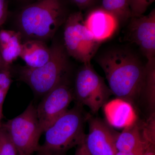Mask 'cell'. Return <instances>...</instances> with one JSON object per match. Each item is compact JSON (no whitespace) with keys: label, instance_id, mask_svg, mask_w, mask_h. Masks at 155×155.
Returning a JSON list of instances; mask_svg holds the SVG:
<instances>
[{"label":"cell","instance_id":"8fae6325","mask_svg":"<svg viewBox=\"0 0 155 155\" xmlns=\"http://www.w3.org/2000/svg\"><path fill=\"white\" fill-rule=\"evenodd\" d=\"M84 23L94 39L100 43L113 36L119 22L113 14L101 8L91 11L84 19Z\"/></svg>","mask_w":155,"mask_h":155},{"label":"cell","instance_id":"cb8c5ba5","mask_svg":"<svg viewBox=\"0 0 155 155\" xmlns=\"http://www.w3.org/2000/svg\"><path fill=\"white\" fill-rule=\"evenodd\" d=\"M75 155H89L83 143H81L78 146L77 150L75 151Z\"/></svg>","mask_w":155,"mask_h":155},{"label":"cell","instance_id":"4316f807","mask_svg":"<svg viewBox=\"0 0 155 155\" xmlns=\"http://www.w3.org/2000/svg\"><path fill=\"white\" fill-rule=\"evenodd\" d=\"M6 66H6L2 58V56H1V54H0V69L5 67Z\"/></svg>","mask_w":155,"mask_h":155},{"label":"cell","instance_id":"4fadbf2b","mask_svg":"<svg viewBox=\"0 0 155 155\" xmlns=\"http://www.w3.org/2000/svg\"><path fill=\"white\" fill-rule=\"evenodd\" d=\"M51 48L45 42L37 39H26L22 41L19 57L30 68L40 67L49 61Z\"/></svg>","mask_w":155,"mask_h":155},{"label":"cell","instance_id":"484cf974","mask_svg":"<svg viewBox=\"0 0 155 155\" xmlns=\"http://www.w3.org/2000/svg\"><path fill=\"white\" fill-rule=\"evenodd\" d=\"M155 147H151L145 150L144 155H155Z\"/></svg>","mask_w":155,"mask_h":155},{"label":"cell","instance_id":"603a6c76","mask_svg":"<svg viewBox=\"0 0 155 155\" xmlns=\"http://www.w3.org/2000/svg\"><path fill=\"white\" fill-rule=\"evenodd\" d=\"M145 150L134 151L117 152L116 155H144Z\"/></svg>","mask_w":155,"mask_h":155},{"label":"cell","instance_id":"6da1fadb","mask_svg":"<svg viewBox=\"0 0 155 155\" xmlns=\"http://www.w3.org/2000/svg\"><path fill=\"white\" fill-rule=\"evenodd\" d=\"M104 70L112 94L130 102L143 91L145 66L133 52L114 49L97 58Z\"/></svg>","mask_w":155,"mask_h":155},{"label":"cell","instance_id":"52a82bcc","mask_svg":"<svg viewBox=\"0 0 155 155\" xmlns=\"http://www.w3.org/2000/svg\"><path fill=\"white\" fill-rule=\"evenodd\" d=\"M112 94L104 80L96 72L91 64L79 69L75 81L74 98L77 104L87 106L93 114L97 113Z\"/></svg>","mask_w":155,"mask_h":155},{"label":"cell","instance_id":"5b68a950","mask_svg":"<svg viewBox=\"0 0 155 155\" xmlns=\"http://www.w3.org/2000/svg\"><path fill=\"white\" fill-rule=\"evenodd\" d=\"M19 155H31L38 152L40 138L43 133L36 108L30 103L24 112L3 125Z\"/></svg>","mask_w":155,"mask_h":155},{"label":"cell","instance_id":"f1b7e54d","mask_svg":"<svg viewBox=\"0 0 155 155\" xmlns=\"http://www.w3.org/2000/svg\"></svg>","mask_w":155,"mask_h":155},{"label":"cell","instance_id":"ac0fdd59","mask_svg":"<svg viewBox=\"0 0 155 155\" xmlns=\"http://www.w3.org/2000/svg\"><path fill=\"white\" fill-rule=\"evenodd\" d=\"M0 155H19L17 148L3 125L0 128Z\"/></svg>","mask_w":155,"mask_h":155},{"label":"cell","instance_id":"d6986e66","mask_svg":"<svg viewBox=\"0 0 155 155\" xmlns=\"http://www.w3.org/2000/svg\"><path fill=\"white\" fill-rule=\"evenodd\" d=\"M131 17H139L143 15L149 6L152 4L155 0H127Z\"/></svg>","mask_w":155,"mask_h":155},{"label":"cell","instance_id":"277c9868","mask_svg":"<svg viewBox=\"0 0 155 155\" xmlns=\"http://www.w3.org/2000/svg\"><path fill=\"white\" fill-rule=\"evenodd\" d=\"M49 61L41 67L20 68L19 78L38 95H45L65 80L69 67L68 54L64 46L54 43L51 46Z\"/></svg>","mask_w":155,"mask_h":155},{"label":"cell","instance_id":"3957f363","mask_svg":"<svg viewBox=\"0 0 155 155\" xmlns=\"http://www.w3.org/2000/svg\"><path fill=\"white\" fill-rule=\"evenodd\" d=\"M82 106L77 104L45 131L44 143L40 146L38 155H59L83 143L87 116L84 115Z\"/></svg>","mask_w":155,"mask_h":155},{"label":"cell","instance_id":"d4e9b609","mask_svg":"<svg viewBox=\"0 0 155 155\" xmlns=\"http://www.w3.org/2000/svg\"><path fill=\"white\" fill-rule=\"evenodd\" d=\"M7 94L0 88V112L2 113L3 107Z\"/></svg>","mask_w":155,"mask_h":155},{"label":"cell","instance_id":"7c38bea8","mask_svg":"<svg viewBox=\"0 0 155 155\" xmlns=\"http://www.w3.org/2000/svg\"><path fill=\"white\" fill-rule=\"evenodd\" d=\"M103 107L106 119L113 127L125 128L136 122L135 111L127 101L117 98L106 103Z\"/></svg>","mask_w":155,"mask_h":155},{"label":"cell","instance_id":"44dd1931","mask_svg":"<svg viewBox=\"0 0 155 155\" xmlns=\"http://www.w3.org/2000/svg\"><path fill=\"white\" fill-rule=\"evenodd\" d=\"M8 0H0V27L5 23L8 18Z\"/></svg>","mask_w":155,"mask_h":155},{"label":"cell","instance_id":"7a4b0ae2","mask_svg":"<svg viewBox=\"0 0 155 155\" xmlns=\"http://www.w3.org/2000/svg\"><path fill=\"white\" fill-rule=\"evenodd\" d=\"M67 17L63 0H38L19 12L17 18L18 31L25 40L46 42L54 37Z\"/></svg>","mask_w":155,"mask_h":155},{"label":"cell","instance_id":"9a60e30c","mask_svg":"<svg viewBox=\"0 0 155 155\" xmlns=\"http://www.w3.org/2000/svg\"><path fill=\"white\" fill-rule=\"evenodd\" d=\"M116 146L118 152L145 150L141 127L136 122L129 127H125L122 132L117 135Z\"/></svg>","mask_w":155,"mask_h":155},{"label":"cell","instance_id":"e0dca14e","mask_svg":"<svg viewBox=\"0 0 155 155\" xmlns=\"http://www.w3.org/2000/svg\"><path fill=\"white\" fill-rule=\"evenodd\" d=\"M102 8L113 14L119 22H125L131 17L127 0H102Z\"/></svg>","mask_w":155,"mask_h":155},{"label":"cell","instance_id":"8992f818","mask_svg":"<svg viewBox=\"0 0 155 155\" xmlns=\"http://www.w3.org/2000/svg\"><path fill=\"white\" fill-rule=\"evenodd\" d=\"M64 24V47L67 54L84 64H91L100 43L85 26L83 14H70Z\"/></svg>","mask_w":155,"mask_h":155},{"label":"cell","instance_id":"ffe728a7","mask_svg":"<svg viewBox=\"0 0 155 155\" xmlns=\"http://www.w3.org/2000/svg\"><path fill=\"white\" fill-rule=\"evenodd\" d=\"M11 66L0 69V88L6 94H8L12 83Z\"/></svg>","mask_w":155,"mask_h":155},{"label":"cell","instance_id":"f546056e","mask_svg":"<svg viewBox=\"0 0 155 155\" xmlns=\"http://www.w3.org/2000/svg\"></svg>","mask_w":155,"mask_h":155},{"label":"cell","instance_id":"83f0119b","mask_svg":"<svg viewBox=\"0 0 155 155\" xmlns=\"http://www.w3.org/2000/svg\"><path fill=\"white\" fill-rule=\"evenodd\" d=\"M3 117V114L0 112V128L2 127V125H1V120H2V118Z\"/></svg>","mask_w":155,"mask_h":155},{"label":"cell","instance_id":"5bb4252c","mask_svg":"<svg viewBox=\"0 0 155 155\" xmlns=\"http://www.w3.org/2000/svg\"><path fill=\"white\" fill-rule=\"evenodd\" d=\"M22 38L18 31L0 30V54L6 66H11L19 57Z\"/></svg>","mask_w":155,"mask_h":155},{"label":"cell","instance_id":"9c48e42d","mask_svg":"<svg viewBox=\"0 0 155 155\" xmlns=\"http://www.w3.org/2000/svg\"><path fill=\"white\" fill-rule=\"evenodd\" d=\"M89 132L83 143L89 155H116L118 134L104 121L97 118L87 116Z\"/></svg>","mask_w":155,"mask_h":155},{"label":"cell","instance_id":"2e32d148","mask_svg":"<svg viewBox=\"0 0 155 155\" xmlns=\"http://www.w3.org/2000/svg\"><path fill=\"white\" fill-rule=\"evenodd\" d=\"M143 93L151 110H154L155 104V58L147 61L145 66V76Z\"/></svg>","mask_w":155,"mask_h":155},{"label":"cell","instance_id":"30bf717a","mask_svg":"<svg viewBox=\"0 0 155 155\" xmlns=\"http://www.w3.org/2000/svg\"><path fill=\"white\" fill-rule=\"evenodd\" d=\"M130 41L139 47L147 61L155 58V11L146 16L131 17L128 27Z\"/></svg>","mask_w":155,"mask_h":155},{"label":"cell","instance_id":"ba28073f","mask_svg":"<svg viewBox=\"0 0 155 155\" xmlns=\"http://www.w3.org/2000/svg\"><path fill=\"white\" fill-rule=\"evenodd\" d=\"M74 98V94L66 79L44 95L36 108L38 118L43 133L68 110Z\"/></svg>","mask_w":155,"mask_h":155},{"label":"cell","instance_id":"7402d4cb","mask_svg":"<svg viewBox=\"0 0 155 155\" xmlns=\"http://www.w3.org/2000/svg\"><path fill=\"white\" fill-rule=\"evenodd\" d=\"M80 8H84L91 5L93 0H71Z\"/></svg>","mask_w":155,"mask_h":155}]
</instances>
